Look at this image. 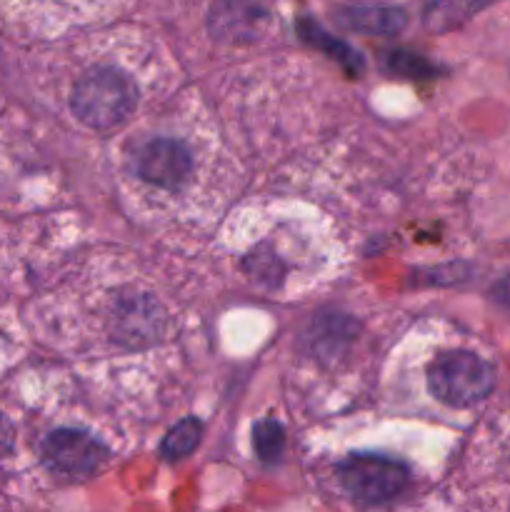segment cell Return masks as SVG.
Returning a JSON list of instances; mask_svg holds the SVG:
<instances>
[{"label":"cell","instance_id":"4","mask_svg":"<svg viewBox=\"0 0 510 512\" xmlns=\"http://www.w3.org/2000/svg\"><path fill=\"white\" fill-rule=\"evenodd\" d=\"M108 450L83 430H55L43 443V460L50 470L63 475H88L103 465Z\"/></svg>","mask_w":510,"mask_h":512},{"label":"cell","instance_id":"3","mask_svg":"<svg viewBox=\"0 0 510 512\" xmlns=\"http://www.w3.org/2000/svg\"><path fill=\"white\" fill-rule=\"evenodd\" d=\"M340 483L360 503H388L408 485V470L380 455H353L340 465Z\"/></svg>","mask_w":510,"mask_h":512},{"label":"cell","instance_id":"9","mask_svg":"<svg viewBox=\"0 0 510 512\" xmlns=\"http://www.w3.org/2000/svg\"><path fill=\"white\" fill-rule=\"evenodd\" d=\"M253 445H255V453H258V458L263 460V463H268V465L275 463L285 448L283 425L275 423V420H270V418L255 423Z\"/></svg>","mask_w":510,"mask_h":512},{"label":"cell","instance_id":"7","mask_svg":"<svg viewBox=\"0 0 510 512\" xmlns=\"http://www.w3.org/2000/svg\"><path fill=\"white\" fill-rule=\"evenodd\" d=\"M343 23L370 35H393L405 25V13L398 8H353L343 15Z\"/></svg>","mask_w":510,"mask_h":512},{"label":"cell","instance_id":"11","mask_svg":"<svg viewBox=\"0 0 510 512\" xmlns=\"http://www.w3.org/2000/svg\"><path fill=\"white\" fill-rule=\"evenodd\" d=\"M495 298H498L500 303H505L510 308V278H505L503 283H500L498 288H495Z\"/></svg>","mask_w":510,"mask_h":512},{"label":"cell","instance_id":"6","mask_svg":"<svg viewBox=\"0 0 510 512\" xmlns=\"http://www.w3.org/2000/svg\"><path fill=\"white\" fill-rule=\"evenodd\" d=\"M115 318H118V338L128 343H140V338L153 340V335L160 330V308L148 298L128 300V305H120Z\"/></svg>","mask_w":510,"mask_h":512},{"label":"cell","instance_id":"1","mask_svg":"<svg viewBox=\"0 0 510 512\" xmlns=\"http://www.w3.org/2000/svg\"><path fill=\"white\" fill-rule=\"evenodd\" d=\"M135 85L115 68L90 70L75 83L70 108L75 118L93 130H113L130 118L135 108Z\"/></svg>","mask_w":510,"mask_h":512},{"label":"cell","instance_id":"8","mask_svg":"<svg viewBox=\"0 0 510 512\" xmlns=\"http://www.w3.org/2000/svg\"><path fill=\"white\" fill-rule=\"evenodd\" d=\"M200 435H203V425L195 418H185L165 435L163 440V455L168 460H180L188 458L200 443Z\"/></svg>","mask_w":510,"mask_h":512},{"label":"cell","instance_id":"2","mask_svg":"<svg viewBox=\"0 0 510 512\" xmlns=\"http://www.w3.org/2000/svg\"><path fill=\"white\" fill-rule=\"evenodd\" d=\"M428 388L440 403L470 408L488 398L495 388L493 365L468 350L443 353L428 370Z\"/></svg>","mask_w":510,"mask_h":512},{"label":"cell","instance_id":"10","mask_svg":"<svg viewBox=\"0 0 510 512\" xmlns=\"http://www.w3.org/2000/svg\"><path fill=\"white\" fill-rule=\"evenodd\" d=\"M13 443H15L13 425H10V420L0 413V455L10 453V450H13Z\"/></svg>","mask_w":510,"mask_h":512},{"label":"cell","instance_id":"5","mask_svg":"<svg viewBox=\"0 0 510 512\" xmlns=\"http://www.w3.org/2000/svg\"><path fill=\"white\" fill-rule=\"evenodd\" d=\"M190 170H193V158L178 140H150L138 153V175L145 183L160 185V188H180L188 180Z\"/></svg>","mask_w":510,"mask_h":512}]
</instances>
